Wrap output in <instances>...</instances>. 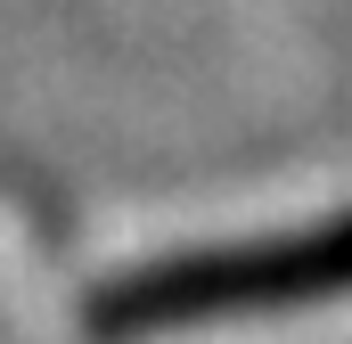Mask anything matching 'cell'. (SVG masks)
I'll return each instance as SVG.
<instances>
[{
    "mask_svg": "<svg viewBox=\"0 0 352 344\" xmlns=\"http://www.w3.org/2000/svg\"><path fill=\"white\" fill-rule=\"evenodd\" d=\"M336 295H352V213L320 222V230H270V238H238V246L131 262L82 303V320L107 344H148L205 328V320L303 312V303H336Z\"/></svg>",
    "mask_w": 352,
    "mask_h": 344,
    "instance_id": "1",
    "label": "cell"
}]
</instances>
